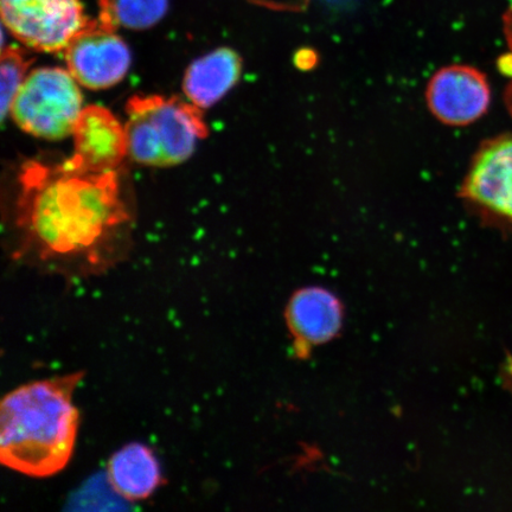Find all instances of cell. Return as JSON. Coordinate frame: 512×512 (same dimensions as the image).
Masks as SVG:
<instances>
[{"instance_id": "1", "label": "cell", "mask_w": 512, "mask_h": 512, "mask_svg": "<svg viewBox=\"0 0 512 512\" xmlns=\"http://www.w3.org/2000/svg\"><path fill=\"white\" fill-rule=\"evenodd\" d=\"M14 258L66 278L107 272L124 259L131 216L117 171L28 162L19 175Z\"/></svg>"}, {"instance_id": "2", "label": "cell", "mask_w": 512, "mask_h": 512, "mask_svg": "<svg viewBox=\"0 0 512 512\" xmlns=\"http://www.w3.org/2000/svg\"><path fill=\"white\" fill-rule=\"evenodd\" d=\"M85 371L23 384L0 405V462L34 478L60 473L73 457L80 413L73 402Z\"/></svg>"}, {"instance_id": "3", "label": "cell", "mask_w": 512, "mask_h": 512, "mask_svg": "<svg viewBox=\"0 0 512 512\" xmlns=\"http://www.w3.org/2000/svg\"><path fill=\"white\" fill-rule=\"evenodd\" d=\"M127 155L149 166L185 162L198 140L208 136L201 108L179 98L134 95L126 105Z\"/></svg>"}, {"instance_id": "4", "label": "cell", "mask_w": 512, "mask_h": 512, "mask_svg": "<svg viewBox=\"0 0 512 512\" xmlns=\"http://www.w3.org/2000/svg\"><path fill=\"white\" fill-rule=\"evenodd\" d=\"M82 111L78 81L69 70L49 67L28 74L10 108L24 132L48 140L73 134Z\"/></svg>"}, {"instance_id": "5", "label": "cell", "mask_w": 512, "mask_h": 512, "mask_svg": "<svg viewBox=\"0 0 512 512\" xmlns=\"http://www.w3.org/2000/svg\"><path fill=\"white\" fill-rule=\"evenodd\" d=\"M0 12L12 36L42 53L66 49L89 21L81 0H0Z\"/></svg>"}, {"instance_id": "6", "label": "cell", "mask_w": 512, "mask_h": 512, "mask_svg": "<svg viewBox=\"0 0 512 512\" xmlns=\"http://www.w3.org/2000/svg\"><path fill=\"white\" fill-rule=\"evenodd\" d=\"M69 73L89 89L110 88L123 80L131 66V53L117 29L89 19L64 49Z\"/></svg>"}, {"instance_id": "7", "label": "cell", "mask_w": 512, "mask_h": 512, "mask_svg": "<svg viewBox=\"0 0 512 512\" xmlns=\"http://www.w3.org/2000/svg\"><path fill=\"white\" fill-rule=\"evenodd\" d=\"M458 196L479 213L512 222V136L479 147Z\"/></svg>"}, {"instance_id": "8", "label": "cell", "mask_w": 512, "mask_h": 512, "mask_svg": "<svg viewBox=\"0 0 512 512\" xmlns=\"http://www.w3.org/2000/svg\"><path fill=\"white\" fill-rule=\"evenodd\" d=\"M426 102L428 110L439 123L467 126L488 112L490 83L479 69L452 64L439 69L428 81Z\"/></svg>"}, {"instance_id": "9", "label": "cell", "mask_w": 512, "mask_h": 512, "mask_svg": "<svg viewBox=\"0 0 512 512\" xmlns=\"http://www.w3.org/2000/svg\"><path fill=\"white\" fill-rule=\"evenodd\" d=\"M74 155L66 163L83 172L117 171L127 155L125 127L101 106L83 108L74 132Z\"/></svg>"}, {"instance_id": "10", "label": "cell", "mask_w": 512, "mask_h": 512, "mask_svg": "<svg viewBox=\"0 0 512 512\" xmlns=\"http://www.w3.org/2000/svg\"><path fill=\"white\" fill-rule=\"evenodd\" d=\"M286 319L297 342L322 344L331 341L341 330L342 304L325 288H303L288 303Z\"/></svg>"}, {"instance_id": "11", "label": "cell", "mask_w": 512, "mask_h": 512, "mask_svg": "<svg viewBox=\"0 0 512 512\" xmlns=\"http://www.w3.org/2000/svg\"><path fill=\"white\" fill-rule=\"evenodd\" d=\"M106 475L115 492L126 502L145 501L164 483L162 467L149 446L132 443L108 460Z\"/></svg>"}, {"instance_id": "12", "label": "cell", "mask_w": 512, "mask_h": 512, "mask_svg": "<svg viewBox=\"0 0 512 512\" xmlns=\"http://www.w3.org/2000/svg\"><path fill=\"white\" fill-rule=\"evenodd\" d=\"M242 72V60L236 51L220 48L191 64L185 74L183 89L192 104L208 108L220 101Z\"/></svg>"}, {"instance_id": "13", "label": "cell", "mask_w": 512, "mask_h": 512, "mask_svg": "<svg viewBox=\"0 0 512 512\" xmlns=\"http://www.w3.org/2000/svg\"><path fill=\"white\" fill-rule=\"evenodd\" d=\"M99 21L113 29L155 27L169 10V0H99Z\"/></svg>"}, {"instance_id": "14", "label": "cell", "mask_w": 512, "mask_h": 512, "mask_svg": "<svg viewBox=\"0 0 512 512\" xmlns=\"http://www.w3.org/2000/svg\"><path fill=\"white\" fill-rule=\"evenodd\" d=\"M31 62L21 49L16 47L3 48L2 63H0L3 119L10 112L12 101H14L24 80L27 79Z\"/></svg>"}, {"instance_id": "15", "label": "cell", "mask_w": 512, "mask_h": 512, "mask_svg": "<svg viewBox=\"0 0 512 512\" xmlns=\"http://www.w3.org/2000/svg\"><path fill=\"white\" fill-rule=\"evenodd\" d=\"M123 501L125 499L114 491L105 473V476H96L92 482L83 485L70 503L74 505V509L98 510L115 509V503L120 504Z\"/></svg>"}, {"instance_id": "16", "label": "cell", "mask_w": 512, "mask_h": 512, "mask_svg": "<svg viewBox=\"0 0 512 512\" xmlns=\"http://www.w3.org/2000/svg\"><path fill=\"white\" fill-rule=\"evenodd\" d=\"M504 34L507 37L509 51L498 60V69L510 80L505 89L504 101L512 115V8L504 16Z\"/></svg>"}, {"instance_id": "17", "label": "cell", "mask_w": 512, "mask_h": 512, "mask_svg": "<svg viewBox=\"0 0 512 512\" xmlns=\"http://www.w3.org/2000/svg\"><path fill=\"white\" fill-rule=\"evenodd\" d=\"M249 2L274 11L300 12L307 9L311 0H249Z\"/></svg>"}, {"instance_id": "18", "label": "cell", "mask_w": 512, "mask_h": 512, "mask_svg": "<svg viewBox=\"0 0 512 512\" xmlns=\"http://www.w3.org/2000/svg\"><path fill=\"white\" fill-rule=\"evenodd\" d=\"M318 62L319 56L316 50L310 48L300 49L294 55V66L303 72H309L317 66Z\"/></svg>"}]
</instances>
